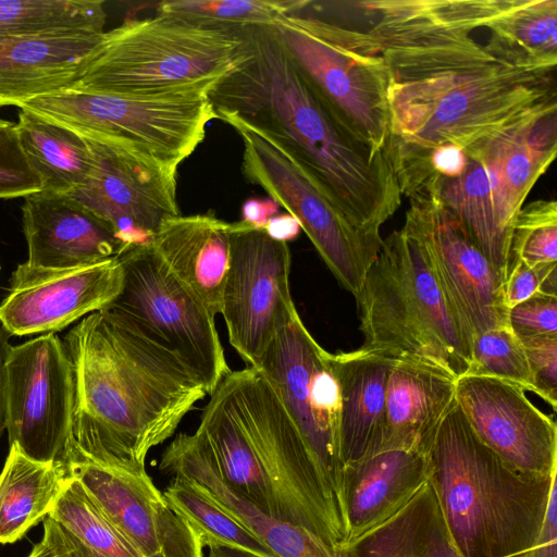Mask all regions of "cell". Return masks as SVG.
I'll use <instances>...</instances> for the list:
<instances>
[{
    "instance_id": "cell-31",
    "label": "cell",
    "mask_w": 557,
    "mask_h": 557,
    "mask_svg": "<svg viewBox=\"0 0 557 557\" xmlns=\"http://www.w3.org/2000/svg\"><path fill=\"white\" fill-rule=\"evenodd\" d=\"M67 476L63 466L36 461L10 446L0 473V544L21 540L48 517Z\"/></svg>"
},
{
    "instance_id": "cell-29",
    "label": "cell",
    "mask_w": 557,
    "mask_h": 557,
    "mask_svg": "<svg viewBox=\"0 0 557 557\" xmlns=\"http://www.w3.org/2000/svg\"><path fill=\"white\" fill-rule=\"evenodd\" d=\"M424 187L433 188L442 203L460 220L505 282L510 264L511 228L497 206L493 170L482 160L469 158L461 176L433 178Z\"/></svg>"
},
{
    "instance_id": "cell-30",
    "label": "cell",
    "mask_w": 557,
    "mask_h": 557,
    "mask_svg": "<svg viewBox=\"0 0 557 557\" xmlns=\"http://www.w3.org/2000/svg\"><path fill=\"white\" fill-rule=\"evenodd\" d=\"M16 129L42 190L67 195L90 174L95 162L91 147L73 128L28 109H20Z\"/></svg>"
},
{
    "instance_id": "cell-49",
    "label": "cell",
    "mask_w": 557,
    "mask_h": 557,
    "mask_svg": "<svg viewBox=\"0 0 557 557\" xmlns=\"http://www.w3.org/2000/svg\"><path fill=\"white\" fill-rule=\"evenodd\" d=\"M10 346L8 333L0 327V438L5 430L4 363Z\"/></svg>"
},
{
    "instance_id": "cell-9",
    "label": "cell",
    "mask_w": 557,
    "mask_h": 557,
    "mask_svg": "<svg viewBox=\"0 0 557 557\" xmlns=\"http://www.w3.org/2000/svg\"><path fill=\"white\" fill-rule=\"evenodd\" d=\"M221 383L269 481L276 519L342 552L339 511L270 383L251 367L231 371Z\"/></svg>"
},
{
    "instance_id": "cell-2",
    "label": "cell",
    "mask_w": 557,
    "mask_h": 557,
    "mask_svg": "<svg viewBox=\"0 0 557 557\" xmlns=\"http://www.w3.org/2000/svg\"><path fill=\"white\" fill-rule=\"evenodd\" d=\"M243 33L245 58L209 91L218 117H236L277 143L349 221L380 234L403 197L385 152L370 149L339 124L274 26Z\"/></svg>"
},
{
    "instance_id": "cell-46",
    "label": "cell",
    "mask_w": 557,
    "mask_h": 557,
    "mask_svg": "<svg viewBox=\"0 0 557 557\" xmlns=\"http://www.w3.org/2000/svg\"><path fill=\"white\" fill-rule=\"evenodd\" d=\"M27 557H69L61 525L49 516L44 519V536Z\"/></svg>"
},
{
    "instance_id": "cell-32",
    "label": "cell",
    "mask_w": 557,
    "mask_h": 557,
    "mask_svg": "<svg viewBox=\"0 0 557 557\" xmlns=\"http://www.w3.org/2000/svg\"><path fill=\"white\" fill-rule=\"evenodd\" d=\"M486 49L518 67L556 70L557 0H508L486 25Z\"/></svg>"
},
{
    "instance_id": "cell-28",
    "label": "cell",
    "mask_w": 557,
    "mask_h": 557,
    "mask_svg": "<svg viewBox=\"0 0 557 557\" xmlns=\"http://www.w3.org/2000/svg\"><path fill=\"white\" fill-rule=\"evenodd\" d=\"M195 432L222 480L243 498L276 519L269 481L243 431L222 383L209 395Z\"/></svg>"
},
{
    "instance_id": "cell-18",
    "label": "cell",
    "mask_w": 557,
    "mask_h": 557,
    "mask_svg": "<svg viewBox=\"0 0 557 557\" xmlns=\"http://www.w3.org/2000/svg\"><path fill=\"white\" fill-rule=\"evenodd\" d=\"M456 401L478 438L512 467L557 473V426L508 382L466 374L456 381Z\"/></svg>"
},
{
    "instance_id": "cell-27",
    "label": "cell",
    "mask_w": 557,
    "mask_h": 557,
    "mask_svg": "<svg viewBox=\"0 0 557 557\" xmlns=\"http://www.w3.org/2000/svg\"><path fill=\"white\" fill-rule=\"evenodd\" d=\"M230 227L211 213L166 220L149 246L215 317L230 262Z\"/></svg>"
},
{
    "instance_id": "cell-16",
    "label": "cell",
    "mask_w": 557,
    "mask_h": 557,
    "mask_svg": "<svg viewBox=\"0 0 557 557\" xmlns=\"http://www.w3.org/2000/svg\"><path fill=\"white\" fill-rule=\"evenodd\" d=\"M85 138L94 153V168L66 196L106 222L127 248L149 245L166 220L181 214L177 173Z\"/></svg>"
},
{
    "instance_id": "cell-15",
    "label": "cell",
    "mask_w": 557,
    "mask_h": 557,
    "mask_svg": "<svg viewBox=\"0 0 557 557\" xmlns=\"http://www.w3.org/2000/svg\"><path fill=\"white\" fill-rule=\"evenodd\" d=\"M401 230L419 245L472 339L508 324L503 277L433 188L409 197Z\"/></svg>"
},
{
    "instance_id": "cell-24",
    "label": "cell",
    "mask_w": 557,
    "mask_h": 557,
    "mask_svg": "<svg viewBox=\"0 0 557 557\" xmlns=\"http://www.w3.org/2000/svg\"><path fill=\"white\" fill-rule=\"evenodd\" d=\"M466 152L493 170L497 206L511 228L529 193L556 157L557 108L513 123Z\"/></svg>"
},
{
    "instance_id": "cell-39",
    "label": "cell",
    "mask_w": 557,
    "mask_h": 557,
    "mask_svg": "<svg viewBox=\"0 0 557 557\" xmlns=\"http://www.w3.org/2000/svg\"><path fill=\"white\" fill-rule=\"evenodd\" d=\"M518 262L529 267L557 263L555 200H534L518 211L511 227L509 269Z\"/></svg>"
},
{
    "instance_id": "cell-40",
    "label": "cell",
    "mask_w": 557,
    "mask_h": 557,
    "mask_svg": "<svg viewBox=\"0 0 557 557\" xmlns=\"http://www.w3.org/2000/svg\"><path fill=\"white\" fill-rule=\"evenodd\" d=\"M42 190L18 139L16 124L0 119V199L26 197Z\"/></svg>"
},
{
    "instance_id": "cell-37",
    "label": "cell",
    "mask_w": 557,
    "mask_h": 557,
    "mask_svg": "<svg viewBox=\"0 0 557 557\" xmlns=\"http://www.w3.org/2000/svg\"><path fill=\"white\" fill-rule=\"evenodd\" d=\"M308 0H174L157 5V14L218 28L276 26Z\"/></svg>"
},
{
    "instance_id": "cell-13",
    "label": "cell",
    "mask_w": 557,
    "mask_h": 557,
    "mask_svg": "<svg viewBox=\"0 0 557 557\" xmlns=\"http://www.w3.org/2000/svg\"><path fill=\"white\" fill-rule=\"evenodd\" d=\"M10 446L40 462L63 466L74 411V371L53 333L10 346L4 363Z\"/></svg>"
},
{
    "instance_id": "cell-23",
    "label": "cell",
    "mask_w": 557,
    "mask_h": 557,
    "mask_svg": "<svg viewBox=\"0 0 557 557\" xmlns=\"http://www.w3.org/2000/svg\"><path fill=\"white\" fill-rule=\"evenodd\" d=\"M104 33L72 32L0 39V107L72 87Z\"/></svg>"
},
{
    "instance_id": "cell-19",
    "label": "cell",
    "mask_w": 557,
    "mask_h": 557,
    "mask_svg": "<svg viewBox=\"0 0 557 557\" xmlns=\"http://www.w3.org/2000/svg\"><path fill=\"white\" fill-rule=\"evenodd\" d=\"M65 470L143 557H205L199 536L170 507L146 469L71 463Z\"/></svg>"
},
{
    "instance_id": "cell-3",
    "label": "cell",
    "mask_w": 557,
    "mask_h": 557,
    "mask_svg": "<svg viewBox=\"0 0 557 557\" xmlns=\"http://www.w3.org/2000/svg\"><path fill=\"white\" fill-rule=\"evenodd\" d=\"M63 344L74 371L64 468L146 469L149 450L208 395L182 362L100 311L82 319Z\"/></svg>"
},
{
    "instance_id": "cell-36",
    "label": "cell",
    "mask_w": 557,
    "mask_h": 557,
    "mask_svg": "<svg viewBox=\"0 0 557 557\" xmlns=\"http://www.w3.org/2000/svg\"><path fill=\"white\" fill-rule=\"evenodd\" d=\"M163 495L199 536L203 547L222 545L262 557H277L264 543L185 479L173 476Z\"/></svg>"
},
{
    "instance_id": "cell-35",
    "label": "cell",
    "mask_w": 557,
    "mask_h": 557,
    "mask_svg": "<svg viewBox=\"0 0 557 557\" xmlns=\"http://www.w3.org/2000/svg\"><path fill=\"white\" fill-rule=\"evenodd\" d=\"M49 517L97 557H143L73 476H67Z\"/></svg>"
},
{
    "instance_id": "cell-26",
    "label": "cell",
    "mask_w": 557,
    "mask_h": 557,
    "mask_svg": "<svg viewBox=\"0 0 557 557\" xmlns=\"http://www.w3.org/2000/svg\"><path fill=\"white\" fill-rule=\"evenodd\" d=\"M395 359L361 346L331 352L341 392L339 453L343 467L382 450L386 391Z\"/></svg>"
},
{
    "instance_id": "cell-38",
    "label": "cell",
    "mask_w": 557,
    "mask_h": 557,
    "mask_svg": "<svg viewBox=\"0 0 557 557\" xmlns=\"http://www.w3.org/2000/svg\"><path fill=\"white\" fill-rule=\"evenodd\" d=\"M467 374L498 379L535 393L524 346L509 324L487 330L472 339Z\"/></svg>"
},
{
    "instance_id": "cell-34",
    "label": "cell",
    "mask_w": 557,
    "mask_h": 557,
    "mask_svg": "<svg viewBox=\"0 0 557 557\" xmlns=\"http://www.w3.org/2000/svg\"><path fill=\"white\" fill-rule=\"evenodd\" d=\"M101 0H0V39L53 33H104Z\"/></svg>"
},
{
    "instance_id": "cell-10",
    "label": "cell",
    "mask_w": 557,
    "mask_h": 557,
    "mask_svg": "<svg viewBox=\"0 0 557 557\" xmlns=\"http://www.w3.org/2000/svg\"><path fill=\"white\" fill-rule=\"evenodd\" d=\"M123 284L100 310L187 367L210 395L231 372L213 317L149 245L117 257Z\"/></svg>"
},
{
    "instance_id": "cell-51",
    "label": "cell",
    "mask_w": 557,
    "mask_h": 557,
    "mask_svg": "<svg viewBox=\"0 0 557 557\" xmlns=\"http://www.w3.org/2000/svg\"><path fill=\"white\" fill-rule=\"evenodd\" d=\"M62 528V527H61ZM63 534L65 544L69 552V557H97L86 546H84L78 540L66 532L63 528Z\"/></svg>"
},
{
    "instance_id": "cell-1",
    "label": "cell",
    "mask_w": 557,
    "mask_h": 557,
    "mask_svg": "<svg viewBox=\"0 0 557 557\" xmlns=\"http://www.w3.org/2000/svg\"><path fill=\"white\" fill-rule=\"evenodd\" d=\"M508 0H371L368 32L385 61L389 132L384 152L403 196L421 189L429 154L463 150L509 125L557 108L555 70L509 64L472 32Z\"/></svg>"
},
{
    "instance_id": "cell-22",
    "label": "cell",
    "mask_w": 557,
    "mask_h": 557,
    "mask_svg": "<svg viewBox=\"0 0 557 557\" xmlns=\"http://www.w3.org/2000/svg\"><path fill=\"white\" fill-rule=\"evenodd\" d=\"M429 478L428 454L416 450H382L345 465L339 494L345 545L400 510Z\"/></svg>"
},
{
    "instance_id": "cell-8",
    "label": "cell",
    "mask_w": 557,
    "mask_h": 557,
    "mask_svg": "<svg viewBox=\"0 0 557 557\" xmlns=\"http://www.w3.org/2000/svg\"><path fill=\"white\" fill-rule=\"evenodd\" d=\"M305 7L274 26L277 36L339 124L370 149L384 151L388 75L376 39Z\"/></svg>"
},
{
    "instance_id": "cell-50",
    "label": "cell",
    "mask_w": 557,
    "mask_h": 557,
    "mask_svg": "<svg viewBox=\"0 0 557 557\" xmlns=\"http://www.w3.org/2000/svg\"><path fill=\"white\" fill-rule=\"evenodd\" d=\"M420 557H460L451 543L446 525Z\"/></svg>"
},
{
    "instance_id": "cell-6",
    "label": "cell",
    "mask_w": 557,
    "mask_h": 557,
    "mask_svg": "<svg viewBox=\"0 0 557 557\" xmlns=\"http://www.w3.org/2000/svg\"><path fill=\"white\" fill-rule=\"evenodd\" d=\"M246 51L243 28L156 14L104 32L72 88L146 96L210 90Z\"/></svg>"
},
{
    "instance_id": "cell-4",
    "label": "cell",
    "mask_w": 557,
    "mask_h": 557,
    "mask_svg": "<svg viewBox=\"0 0 557 557\" xmlns=\"http://www.w3.org/2000/svg\"><path fill=\"white\" fill-rule=\"evenodd\" d=\"M428 457L429 482L460 557H523L536 544L557 473L506 462L478 438L457 401Z\"/></svg>"
},
{
    "instance_id": "cell-5",
    "label": "cell",
    "mask_w": 557,
    "mask_h": 557,
    "mask_svg": "<svg viewBox=\"0 0 557 557\" xmlns=\"http://www.w3.org/2000/svg\"><path fill=\"white\" fill-rule=\"evenodd\" d=\"M356 300L362 346L395 360L430 363L457 379L469 372L472 337L419 245L401 228L383 239Z\"/></svg>"
},
{
    "instance_id": "cell-41",
    "label": "cell",
    "mask_w": 557,
    "mask_h": 557,
    "mask_svg": "<svg viewBox=\"0 0 557 557\" xmlns=\"http://www.w3.org/2000/svg\"><path fill=\"white\" fill-rule=\"evenodd\" d=\"M508 324L520 339L557 335V295L536 293L517 304Z\"/></svg>"
},
{
    "instance_id": "cell-44",
    "label": "cell",
    "mask_w": 557,
    "mask_h": 557,
    "mask_svg": "<svg viewBox=\"0 0 557 557\" xmlns=\"http://www.w3.org/2000/svg\"><path fill=\"white\" fill-rule=\"evenodd\" d=\"M468 162L466 150L458 146L447 144L435 148L429 154L421 188L433 178L451 180L461 176Z\"/></svg>"
},
{
    "instance_id": "cell-12",
    "label": "cell",
    "mask_w": 557,
    "mask_h": 557,
    "mask_svg": "<svg viewBox=\"0 0 557 557\" xmlns=\"http://www.w3.org/2000/svg\"><path fill=\"white\" fill-rule=\"evenodd\" d=\"M256 369L281 400L339 511L341 392L331 352L314 339L297 311Z\"/></svg>"
},
{
    "instance_id": "cell-20",
    "label": "cell",
    "mask_w": 557,
    "mask_h": 557,
    "mask_svg": "<svg viewBox=\"0 0 557 557\" xmlns=\"http://www.w3.org/2000/svg\"><path fill=\"white\" fill-rule=\"evenodd\" d=\"M27 263L73 269L116 259L127 247L101 219L71 197L40 190L24 197Z\"/></svg>"
},
{
    "instance_id": "cell-47",
    "label": "cell",
    "mask_w": 557,
    "mask_h": 557,
    "mask_svg": "<svg viewBox=\"0 0 557 557\" xmlns=\"http://www.w3.org/2000/svg\"><path fill=\"white\" fill-rule=\"evenodd\" d=\"M278 203L271 198H249L242 208V222L257 227L264 228L267 223L277 214Z\"/></svg>"
},
{
    "instance_id": "cell-21",
    "label": "cell",
    "mask_w": 557,
    "mask_h": 557,
    "mask_svg": "<svg viewBox=\"0 0 557 557\" xmlns=\"http://www.w3.org/2000/svg\"><path fill=\"white\" fill-rule=\"evenodd\" d=\"M160 470L185 479L264 543L277 557H344L306 530L265 515L219 475L205 447L193 434L180 433L161 455Z\"/></svg>"
},
{
    "instance_id": "cell-48",
    "label": "cell",
    "mask_w": 557,
    "mask_h": 557,
    "mask_svg": "<svg viewBox=\"0 0 557 557\" xmlns=\"http://www.w3.org/2000/svg\"><path fill=\"white\" fill-rule=\"evenodd\" d=\"M300 230L298 221L289 213L276 214L264 226L271 238L284 243L295 239Z\"/></svg>"
},
{
    "instance_id": "cell-7",
    "label": "cell",
    "mask_w": 557,
    "mask_h": 557,
    "mask_svg": "<svg viewBox=\"0 0 557 557\" xmlns=\"http://www.w3.org/2000/svg\"><path fill=\"white\" fill-rule=\"evenodd\" d=\"M209 91L146 96L71 87L17 107L177 173L181 163L205 140L208 123L218 119Z\"/></svg>"
},
{
    "instance_id": "cell-14",
    "label": "cell",
    "mask_w": 557,
    "mask_h": 557,
    "mask_svg": "<svg viewBox=\"0 0 557 557\" xmlns=\"http://www.w3.org/2000/svg\"><path fill=\"white\" fill-rule=\"evenodd\" d=\"M289 274L287 243L271 238L264 228L231 223L221 314L228 342L247 367L259 366L271 342L297 312Z\"/></svg>"
},
{
    "instance_id": "cell-45",
    "label": "cell",
    "mask_w": 557,
    "mask_h": 557,
    "mask_svg": "<svg viewBox=\"0 0 557 557\" xmlns=\"http://www.w3.org/2000/svg\"><path fill=\"white\" fill-rule=\"evenodd\" d=\"M557 485L550 491L541 534L523 557H557Z\"/></svg>"
},
{
    "instance_id": "cell-25",
    "label": "cell",
    "mask_w": 557,
    "mask_h": 557,
    "mask_svg": "<svg viewBox=\"0 0 557 557\" xmlns=\"http://www.w3.org/2000/svg\"><path fill=\"white\" fill-rule=\"evenodd\" d=\"M456 381L430 363L396 359L387 383L382 450L428 454L441 423L456 405Z\"/></svg>"
},
{
    "instance_id": "cell-52",
    "label": "cell",
    "mask_w": 557,
    "mask_h": 557,
    "mask_svg": "<svg viewBox=\"0 0 557 557\" xmlns=\"http://www.w3.org/2000/svg\"><path fill=\"white\" fill-rule=\"evenodd\" d=\"M208 557H262L252 553L236 549L222 545H211L208 547Z\"/></svg>"
},
{
    "instance_id": "cell-42",
    "label": "cell",
    "mask_w": 557,
    "mask_h": 557,
    "mask_svg": "<svg viewBox=\"0 0 557 557\" xmlns=\"http://www.w3.org/2000/svg\"><path fill=\"white\" fill-rule=\"evenodd\" d=\"M535 393L556 411L557 407V335L521 339Z\"/></svg>"
},
{
    "instance_id": "cell-33",
    "label": "cell",
    "mask_w": 557,
    "mask_h": 557,
    "mask_svg": "<svg viewBox=\"0 0 557 557\" xmlns=\"http://www.w3.org/2000/svg\"><path fill=\"white\" fill-rule=\"evenodd\" d=\"M445 527L428 483L395 515L349 542L344 557H420Z\"/></svg>"
},
{
    "instance_id": "cell-43",
    "label": "cell",
    "mask_w": 557,
    "mask_h": 557,
    "mask_svg": "<svg viewBox=\"0 0 557 557\" xmlns=\"http://www.w3.org/2000/svg\"><path fill=\"white\" fill-rule=\"evenodd\" d=\"M536 293L557 295V263L529 267L513 263L504 284V301L509 310Z\"/></svg>"
},
{
    "instance_id": "cell-11",
    "label": "cell",
    "mask_w": 557,
    "mask_h": 557,
    "mask_svg": "<svg viewBox=\"0 0 557 557\" xmlns=\"http://www.w3.org/2000/svg\"><path fill=\"white\" fill-rule=\"evenodd\" d=\"M243 143L242 172L299 223L337 282L356 298L383 238L356 226L282 146L243 121L218 117Z\"/></svg>"
},
{
    "instance_id": "cell-17",
    "label": "cell",
    "mask_w": 557,
    "mask_h": 557,
    "mask_svg": "<svg viewBox=\"0 0 557 557\" xmlns=\"http://www.w3.org/2000/svg\"><path fill=\"white\" fill-rule=\"evenodd\" d=\"M0 305L2 329L11 335L61 331L107 307L121 292L119 259L73 268L47 269L27 262L13 272Z\"/></svg>"
}]
</instances>
